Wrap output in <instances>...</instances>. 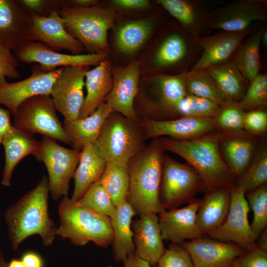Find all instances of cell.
<instances>
[{
	"mask_svg": "<svg viewBox=\"0 0 267 267\" xmlns=\"http://www.w3.org/2000/svg\"><path fill=\"white\" fill-rule=\"evenodd\" d=\"M49 193L47 178L44 176L35 187L5 211V222L14 250L34 235H39L45 246L53 244L57 236V226L48 213Z\"/></svg>",
	"mask_w": 267,
	"mask_h": 267,
	"instance_id": "cell-1",
	"label": "cell"
},
{
	"mask_svg": "<svg viewBox=\"0 0 267 267\" xmlns=\"http://www.w3.org/2000/svg\"><path fill=\"white\" fill-rule=\"evenodd\" d=\"M221 134L217 130L190 139L177 140L168 137L159 138L165 151L184 159L200 176L207 188L231 187L237 177L228 167L220 148Z\"/></svg>",
	"mask_w": 267,
	"mask_h": 267,
	"instance_id": "cell-2",
	"label": "cell"
},
{
	"mask_svg": "<svg viewBox=\"0 0 267 267\" xmlns=\"http://www.w3.org/2000/svg\"><path fill=\"white\" fill-rule=\"evenodd\" d=\"M165 150L158 138L152 141L127 164L129 177L127 201L139 216L165 210L159 199Z\"/></svg>",
	"mask_w": 267,
	"mask_h": 267,
	"instance_id": "cell-3",
	"label": "cell"
},
{
	"mask_svg": "<svg viewBox=\"0 0 267 267\" xmlns=\"http://www.w3.org/2000/svg\"><path fill=\"white\" fill-rule=\"evenodd\" d=\"M58 215L57 236L78 246L90 242L102 248L111 245L113 233L109 217L80 205L68 196L61 198Z\"/></svg>",
	"mask_w": 267,
	"mask_h": 267,
	"instance_id": "cell-4",
	"label": "cell"
},
{
	"mask_svg": "<svg viewBox=\"0 0 267 267\" xmlns=\"http://www.w3.org/2000/svg\"><path fill=\"white\" fill-rule=\"evenodd\" d=\"M66 31L90 54L109 51L108 32L117 17L110 8L64 6L58 10Z\"/></svg>",
	"mask_w": 267,
	"mask_h": 267,
	"instance_id": "cell-5",
	"label": "cell"
},
{
	"mask_svg": "<svg viewBox=\"0 0 267 267\" xmlns=\"http://www.w3.org/2000/svg\"><path fill=\"white\" fill-rule=\"evenodd\" d=\"M187 73L159 74L149 81L146 87H139L134 107L139 121L172 120L174 107L187 94Z\"/></svg>",
	"mask_w": 267,
	"mask_h": 267,
	"instance_id": "cell-6",
	"label": "cell"
},
{
	"mask_svg": "<svg viewBox=\"0 0 267 267\" xmlns=\"http://www.w3.org/2000/svg\"><path fill=\"white\" fill-rule=\"evenodd\" d=\"M145 140L139 122L113 110L95 143L107 162L127 164L145 147Z\"/></svg>",
	"mask_w": 267,
	"mask_h": 267,
	"instance_id": "cell-7",
	"label": "cell"
},
{
	"mask_svg": "<svg viewBox=\"0 0 267 267\" xmlns=\"http://www.w3.org/2000/svg\"><path fill=\"white\" fill-rule=\"evenodd\" d=\"M204 188H207L205 183L191 166L164 155L159 199L165 210L178 208L190 202L198 192Z\"/></svg>",
	"mask_w": 267,
	"mask_h": 267,
	"instance_id": "cell-8",
	"label": "cell"
},
{
	"mask_svg": "<svg viewBox=\"0 0 267 267\" xmlns=\"http://www.w3.org/2000/svg\"><path fill=\"white\" fill-rule=\"evenodd\" d=\"M56 111L50 95L33 96L19 106L13 126L33 134H39L70 145Z\"/></svg>",
	"mask_w": 267,
	"mask_h": 267,
	"instance_id": "cell-9",
	"label": "cell"
},
{
	"mask_svg": "<svg viewBox=\"0 0 267 267\" xmlns=\"http://www.w3.org/2000/svg\"><path fill=\"white\" fill-rule=\"evenodd\" d=\"M80 155L81 151L63 147L51 138L43 137L40 150L35 157L46 168L49 192L54 201L68 196Z\"/></svg>",
	"mask_w": 267,
	"mask_h": 267,
	"instance_id": "cell-10",
	"label": "cell"
},
{
	"mask_svg": "<svg viewBox=\"0 0 267 267\" xmlns=\"http://www.w3.org/2000/svg\"><path fill=\"white\" fill-rule=\"evenodd\" d=\"M246 193L233 185L230 188L229 210L224 221L216 228L208 233L212 239L223 242H233L246 252L258 246L248 221L250 210Z\"/></svg>",
	"mask_w": 267,
	"mask_h": 267,
	"instance_id": "cell-11",
	"label": "cell"
},
{
	"mask_svg": "<svg viewBox=\"0 0 267 267\" xmlns=\"http://www.w3.org/2000/svg\"><path fill=\"white\" fill-rule=\"evenodd\" d=\"M64 67L46 72L40 65L33 66L32 74L22 81L9 83L0 80V105L5 106L13 116L19 106L36 95H50L52 86Z\"/></svg>",
	"mask_w": 267,
	"mask_h": 267,
	"instance_id": "cell-12",
	"label": "cell"
},
{
	"mask_svg": "<svg viewBox=\"0 0 267 267\" xmlns=\"http://www.w3.org/2000/svg\"><path fill=\"white\" fill-rule=\"evenodd\" d=\"M267 4L263 0L233 1L208 15L207 27L228 32L244 31L255 21H267Z\"/></svg>",
	"mask_w": 267,
	"mask_h": 267,
	"instance_id": "cell-13",
	"label": "cell"
},
{
	"mask_svg": "<svg viewBox=\"0 0 267 267\" xmlns=\"http://www.w3.org/2000/svg\"><path fill=\"white\" fill-rule=\"evenodd\" d=\"M18 61L38 63L42 70L49 72L72 66H97L106 59V53L69 54L59 53L45 44L29 41L14 52Z\"/></svg>",
	"mask_w": 267,
	"mask_h": 267,
	"instance_id": "cell-14",
	"label": "cell"
},
{
	"mask_svg": "<svg viewBox=\"0 0 267 267\" xmlns=\"http://www.w3.org/2000/svg\"><path fill=\"white\" fill-rule=\"evenodd\" d=\"M89 66L64 67L54 83L50 96L64 120L78 118L84 100L85 73Z\"/></svg>",
	"mask_w": 267,
	"mask_h": 267,
	"instance_id": "cell-15",
	"label": "cell"
},
{
	"mask_svg": "<svg viewBox=\"0 0 267 267\" xmlns=\"http://www.w3.org/2000/svg\"><path fill=\"white\" fill-rule=\"evenodd\" d=\"M139 124L145 140L163 136L190 139L217 131L214 118L181 117L165 121L141 120Z\"/></svg>",
	"mask_w": 267,
	"mask_h": 267,
	"instance_id": "cell-16",
	"label": "cell"
},
{
	"mask_svg": "<svg viewBox=\"0 0 267 267\" xmlns=\"http://www.w3.org/2000/svg\"><path fill=\"white\" fill-rule=\"evenodd\" d=\"M251 31L250 28L239 32L220 31L195 39L202 52L190 71L205 70L228 62Z\"/></svg>",
	"mask_w": 267,
	"mask_h": 267,
	"instance_id": "cell-17",
	"label": "cell"
},
{
	"mask_svg": "<svg viewBox=\"0 0 267 267\" xmlns=\"http://www.w3.org/2000/svg\"><path fill=\"white\" fill-rule=\"evenodd\" d=\"M113 85L105 99L112 109L123 116L139 122L134 107L139 88L140 65L132 62L125 67L112 70Z\"/></svg>",
	"mask_w": 267,
	"mask_h": 267,
	"instance_id": "cell-18",
	"label": "cell"
},
{
	"mask_svg": "<svg viewBox=\"0 0 267 267\" xmlns=\"http://www.w3.org/2000/svg\"><path fill=\"white\" fill-rule=\"evenodd\" d=\"M30 16V41L42 43L56 51L68 50L72 54H82L85 50L83 45L65 29L58 10L47 17Z\"/></svg>",
	"mask_w": 267,
	"mask_h": 267,
	"instance_id": "cell-19",
	"label": "cell"
},
{
	"mask_svg": "<svg viewBox=\"0 0 267 267\" xmlns=\"http://www.w3.org/2000/svg\"><path fill=\"white\" fill-rule=\"evenodd\" d=\"M201 201L200 199H193L183 208L165 210L159 214V224L163 240L181 244L186 240L203 237L196 222Z\"/></svg>",
	"mask_w": 267,
	"mask_h": 267,
	"instance_id": "cell-20",
	"label": "cell"
},
{
	"mask_svg": "<svg viewBox=\"0 0 267 267\" xmlns=\"http://www.w3.org/2000/svg\"><path fill=\"white\" fill-rule=\"evenodd\" d=\"M194 267H233L246 251L237 244L202 238L181 244Z\"/></svg>",
	"mask_w": 267,
	"mask_h": 267,
	"instance_id": "cell-21",
	"label": "cell"
},
{
	"mask_svg": "<svg viewBox=\"0 0 267 267\" xmlns=\"http://www.w3.org/2000/svg\"><path fill=\"white\" fill-rule=\"evenodd\" d=\"M30 16L16 0H0V45L15 52L30 41Z\"/></svg>",
	"mask_w": 267,
	"mask_h": 267,
	"instance_id": "cell-22",
	"label": "cell"
},
{
	"mask_svg": "<svg viewBox=\"0 0 267 267\" xmlns=\"http://www.w3.org/2000/svg\"><path fill=\"white\" fill-rule=\"evenodd\" d=\"M220 148L225 163L238 178L253 160L261 140L244 130L229 133L219 131Z\"/></svg>",
	"mask_w": 267,
	"mask_h": 267,
	"instance_id": "cell-23",
	"label": "cell"
},
{
	"mask_svg": "<svg viewBox=\"0 0 267 267\" xmlns=\"http://www.w3.org/2000/svg\"><path fill=\"white\" fill-rule=\"evenodd\" d=\"M134 252L141 259L156 265L166 249L161 235L157 214L147 212L132 223Z\"/></svg>",
	"mask_w": 267,
	"mask_h": 267,
	"instance_id": "cell-24",
	"label": "cell"
},
{
	"mask_svg": "<svg viewBox=\"0 0 267 267\" xmlns=\"http://www.w3.org/2000/svg\"><path fill=\"white\" fill-rule=\"evenodd\" d=\"M2 144L4 150L5 162L1 183L3 186L8 187L11 185L15 167L26 156L32 154L35 157L40 150L41 141L37 140L34 134L13 126Z\"/></svg>",
	"mask_w": 267,
	"mask_h": 267,
	"instance_id": "cell-25",
	"label": "cell"
},
{
	"mask_svg": "<svg viewBox=\"0 0 267 267\" xmlns=\"http://www.w3.org/2000/svg\"><path fill=\"white\" fill-rule=\"evenodd\" d=\"M194 39L186 32H171L156 46L151 58L153 70H163L181 64L189 59Z\"/></svg>",
	"mask_w": 267,
	"mask_h": 267,
	"instance_id": "cell-26",
	"label": "cell"
},
{
	"mask_svg": "<svg viewBox=\"0 0 267 267\" xmlns=\"http://www.w3.org/2000/svg\"><path fill=\"white\" fill-rule=\"evenodd\" d=\"M110 61L104 60L91 70L85 73V86L87 95L82 106L78 118L91 115L105 102L113 85V77Z\"/></svg>",
	"mask_w": 267,
	"mask_h": 267,
	"instance_id": "cell-27",
	"label": "cell"
},
{
	"mask_svg": "<svg viewBox=\"0 0 267 267\" xmlns=\"http://www.w3.org/2000/svg\"><path fill=\"white\" fill-rule=\"evenodd\" d=\"M231 187H209L201 200L196 216L200 232L204 235L224 221L229 207Z\"/></svg>",
	"mask_w": 267,
	"mask_h": 267,
	"instance_id": "cell-28",
	"label": "cell"
},
{
	"mask_svg": "<svg viewBox=\"0 0 267 267\" xmlns=\"http://www.w3.org/2000/svg\"><path fill=\"white\" fill-rule=\"evenodd\" d=\"M112 111L111 107L104 102L88 117L64 120L63 128L72 148L81 151L86 144L95 143L105 120Z\"/></svg>",
	"mask_w": 267,
	"mask_h": 267,
	"instance_id": "cell-29",
	"label": "cell"
},
{
	"mask_svg": "<svg viewBox=\"0 0 267 267\" xmlns=\"http://www.w3.org/2000/svg\"><path fill=\"white\" fill-rule=\"evenodd\" d=\"M106 164L95 143H88L82 148L73 177L74 188L71 197L73 201H78L89 186L99 179Z\"/></svg>",
	"mask_w": 267,
	"mask_h": 267,
	"instance_id": "cell-30",
	"label": "cell"
},
{
	"mask_svg": "<svg viewBox=\"0 0 267 267\" xmlns=\"http://www.w3.org/2000/svg\"><path fill=\"white\" fill-rule=\"evenodd\" d=\"M136 215L127 200L116 207L114 214L110 218L113 233L112 254L116 262L123 263L135 251L132 225Z\"/></svg>",
	"mask_w": 267,
	"mask_h": 267,
	"instance_id": "cell-31",
	"label": "cell"
},
{
	"mask_svg": "<svg viewBox=\"0 0 267 267\" xmlns=\"http://www.w3.org/2000/svg\"><path fill=\"white\" fill-rule=\"evenodd\" d=\"M155 27V21L140 19L127 21L116 30L114 44L120 53L133 54L148 40Z\"/></svg>",
	"mask_w": 267,
	"mask_h": 267,
	"instance_id": "cell-32",
	"label": "cell"
},
{
	"mask_svg": "<svg viewBox=\"0 0 267 267\" xmlns=\"http://www.w3.org/2000/svg\"><path fill=\"white\" fill-rule=\"evenodd\" d=\"M156 2L175 18L191 38L201 37L207 26L208 15L203 13L197 3L187 0H157Z\"/></svg>",
	"mask_w": 267,
	"mask_h": 267,
	"instance_id": "cell-33",
	"label": "cell"
},
{
	"mask_svg": "<svg viewBox=\"0 0 267 267\" xmlns=\"http://www.w3.org/2000/svg\"><path fill=\"white\" fill-rule=\"evenodd\" d=\"M205 70L227 101L238 102L241 99L249 82L243 77L233 60Z\"/></svg>",
	"mask_w": 267,
	"mask_h": 267,
	"instance_id": "cell-34",
	"label": "cell"
},
{
	"mask_svg": "<svg viewBox=\"0 0 267 267\" xmlns=\"http://www.w3.org/2000/svg\"><path fill=\"white\" fill-rule=\"evenodd\" d=\"M264 26L245 40L235 53L233 61L243 77L249 83L258 75L261 67L260 49Z\"/></svg>",
	"mask_w": 267,
	"mask_h": 267,
	"instance_id": "cell-35",
	"label": "cell"
},
{
	"mask_svg": "<svg viewBox=\"0 0 267 267\" xmlns=\"http://www.w3.org/2000/svg\"><path fill=\"white\" fill-rule=\"evenodd\" d=\"M99 180L116 207L127 200L129 177L127 164L107 162Z\"/></svg>",
	"mask_w": 267,
	"mask_h": 267,
	"instance_id": "cell-36",
	"label": "cell"
},
{
	"mask_svg": "<svg viewBox=\"0 0 267 267\" xmlns=\"http://www.w3.org/2000/svg\"><path fill=\"white\" fill-rule=\"evenodd\" d=\"M262 141L261 140L251 163L237 178L235 184L245 193L267 182V145L265 140Z\"/></svg>",
	"mask_w": 267,
	"mask_h": 267,
	"instance_id": "cell-37",
	"label": "cell"
},
{
	"mask_svg": "<svg viewBox=\"0 0 267 267\" xmlns=\"http://www.w3.org/2000/svg\"><path fill=\"white\" fill-rule=\"evenodd\" d=\"M185 88L187 94L206 99L220 107L231 102L224 98L206 70L189 71Z\"/></svg>",
	"mask_w": 267,
	"mask_h": 267,
	"instance_id": "cell-38",
	"label": "cell"
},
{
	"mask_svg": "<svg viewBox=\"0 0 267 267\" xmlns=\"http://www.w3.org/2000/svg\"><path fill=\"white\" fill-rule=\"evenodd\" d=\"M220 107L209 100L187 94L174 107L172 119L181 117L214 118Z\"/></svg>",
	"mask_w": 267,
	"mask_h": 267,
	"instance_id": "cell-39",
	"label": "cell"
},
{
	"mask_svg": "<svg viewBox=\"0 0 267 267\" xmlns=\"http://www.w3.org/2000/svg\"><path fill=\"white\" fill-rule=\"evenodd\" d=\"M77 202L98 213L111 218L116 207L99 180L92 184Z\"/></svg>",
	"mask_w": 267,
	"mask_h": 267,
	"instance_id": "cell-40",
	"label": "cell"
},
{
	"mask_svg": "<svg viewBox=\"0 0 267 267\" xmlns=\"http://www.w3.org/2000/svg\"><path fill=\"white\" fill-rule=\"evenodd\" d=\"M246 194L249 207L253 213L250 227L256 240L267 224V185H263Z\"/></svg>",
	"mask_w": 267,
	"mask_h": 267,
	"instance_id": "cell-41",
	"label": "cell"
},
{
	"mask_svg": "<svg viewBox=\"0 0 267 267\" xmlns=\"http://www.w3.org/2000/svg\"><path fill=\"white\" fill-rule=\"evenodd\" d=\"M238 104L244 112L261 109L267 106V74H259L249 83L243 96Z\"/></svg>",
	"mask_w": 267,
	"mask_h": 267,
	"instance_id": "cell-42",
	"label": "cell"
},
{
	"mask_svg": "<svg viewBox=\"0 0 267 267\" xmlns=\"http://www.w3.org/2000/svg\"><path fill=\"white\" fill-rule=\"evenodd\" d=\"M244 114L238 102H228L221 106L214 118L217 130L229 133L245 130Z\"/></svg>",
	"mask_w": 267,
	"mask_h": 267,
	"instance_id": "cell-43",
	"label": "cell"
},
{
	"mask_svg": "<svg viewBox=\"0 0 267 267\" xmlns=\"http://www.w3.org/2000/svg\"><path fill=\"white\" fill-rule=\"evenodd\" d=\"M156 267H194L187 250L181 244H173L157 263Z\"/></svg>",
	"mask_w": 267,
	"mask_h": 267,
	"instance_id": "cell-44",
	"label": "cell"
},
{
	"mask_svg": "<svg viewBox=\"0 0 267 267\" xmlns=\"http://www.w3.org/2000/svg\"><path fill=\"white\" fill-rule=\"evenodd\" d=\"M29 15L47 17L64 6V0H16Z\"/></svg>",
	"mask_w": 267,
	"mask_h": 267,
	"instance_id": "cell-45",
	"label": "cell"
},
{
	"mask_svg": "<svg viewBox=\"0 0 267 267\" xmlns=\"http://www.w3.org/2000/svg\"><path fill=\"white\" fill-rule=\"evenodd\" d=\"M244 130L257 136L264 134L267 130V113L263 109L245 112Z\"/></svg>",
	"mask_w": 267,
	"mask_h": 267,
	"instance_id": "cell-46",
	"label": "cell"
},
{
	"mask_svg": "<svg viewBox=\"0 0 267 267\" xmlns=\"http://www.w3.org/2000/svg\"><path fill=\"white\" fill-rule=\"evenodd\" d=\"M18 62L12 51L0 45V80L20 78Z\"/></svg>",
	"mask_w": 267,
	"mask_h": 267,
	"instance_id": "cell-47",
	"label": "cell"
},
{
	"mask_svg": "<svg viewBox=\"0 0 267 267\" xmlns=\"http://www.w3.org/2000/svg\"><path fill=\"white\" fill-rule=\"evenodd\" d=\"M237 262L240 267H267V252L258 247L246 251Z\"/></svg>",
	"mask_w": 267,
	"mask_h": 267,
	"instance_id": "cell-48",
	"label": "cell"
},
{
	"mask_svg": "<svg viewBox=\"0 0 267 267\" xmlns=\"http://www.w3.org/2000/svg\"><path fill=\"white\" fill-rule=\"evenodd\" d=\"M111 3L115 6L125 10H140L150 5L148 0H113Z\"/></svg>",
	"mask_w": 267,
	"mask_h": 267,
	"instance_id": "cell-49",
	"label": "cell"
},
{
	"mask_svg": "<svg viewBox=\"0 0 267 267\" xmlns=\"http://www.w3.org/2000/svg\"><path fill=\"white\" fill-rule=\"evenodd\" d=\"M11 112L6 109L0 107V144L13 128L11 123Z\"/></svg>",
	"mask_w": 267,
	"mask_h": 267,
	"instance_id": "cell-50",
	"label": "cell"
},
{
	"mask_svg": "<svg viewBox=\"0 0 267 267\" xmlns=\"http://www.w3.org/2000/svg\"><path fill=\"white\" fill-rule=\"evenodd\" d=\"M25 267H44L42 257L34 251L25 252L20 259Z\"/></svg>",
	"mask_w": 267,
	"mask_h": 267,
	"instance_id": "cell-51",
	"label": "cell"
},
{
	"mask_svg": "<svg viewBox=\"0 0 267 267\" xmlns=\"http://www.w3.org/2000/svg\"><path fill=\"white\" fill-rule=\"evenodd\" d=\"M124 267H153L149 262L138 257L134 252L123 262Z\"/></svg>",
	"mask_w": 267,
	"mask_h": 267,
	"instance_id": "cell-52",
	"label": "cell"
},
{
	"mask_svg": "<svg viewBox=\"0 0 267 267\" xmlns=\"http://www.w3.org/2000/svg\"><path fill=\"white\" fill-rule=\"evenodd\" d=\"M99 3L97 0H64V6L85 8L98 5Z\"/></svg>",
	"mask_w": 267,
	"mask_h": 267,
	"instance_id": "cell-53",
	"label": "cell"
},
{
	"mask_svg": "<svg viewBox=\"0 0 267 267\" xmlns=\"http://www.w3.org/2000/svg\"><path fill=\"white\" fill-rule=\"evenodd\" d=\"M262 235L261 236L260 240V247H258L260 249L267 252V229L266 228L262 231Z\"/></svg>",
	"mask_w": 267,
	"mask_h": 267,
	"instance_id": "cell-54",
	"label": "cell"
},
{
	"mask_svg": "<svg viewBox=\"0 0 267 267\" xmlns=\"http://www.w3.org/2000/svg\"><path fill=\"white\" fill-rule=\"evenodd\" d=\"M6 267H25L20 259H13L7 262Z\"/></svg>",
	"mask_w": 267,
	"mask_h": 267,
	"instance_id": "cell-55",
	"label": "cell"
},
{
	"mask_svg": "<svg viewBox=\"0 0 267 267\" xmlns=\"http://www.w3.org/2000/svg\"><path fill=\"white\" fill-rule=\"evenodd\" d=\"M261 43L264 44L265 46H267V29L264 27L262 36H261Z\"/></svg>",
	"mask_w": 267,
	"mask_h": 267,
	"instance_id": "cell-56",
	"label": "cell"
},
{
	"mask_svg": "<svg viewBox=\"0 0 267 267\" xmlns=\"http://www.w3.org/2000/svg\"><path fill=\"white\" fill-rule=\"evenodd\" d=\"M7 262L4 259L2 254H0V267H6Z\"/></svg>",
	"mask_w": 267,
	"mask_h": 267,
	"instance_id": "cell-57",
	"label": "cell"
},
{
	"mask_svg": "<svg viewBox=\"0 0 267 267\" xmlns=\"http://www.w3.org/2000/svg\"><path fill=\"white\" fill-rule=\"evenodd\" d=\"M233 267H240L239 266V265H238V263H237V262H236L235 263V264H234Z\"/></svg>",
	"mask_w": 267,
	"mask_h": 267,
	"instance_id": "cell-58",
	"label": "cell"
},
{
	"mask_svg": "<svg viewBox=\"0 0 267 267\" xmlns=\"http://www.w3.org/2000/svg\"><path fill=\"white\" fill-rule=\"evenodd\" d=\"M114 267L112 265H109L107 266H103V267Z\"/></svg>",
	"mask_w": 267,
	"mask_h": 267,
	"instance_id": "cell-59",
	"label": "cell"
}]
</instances>
